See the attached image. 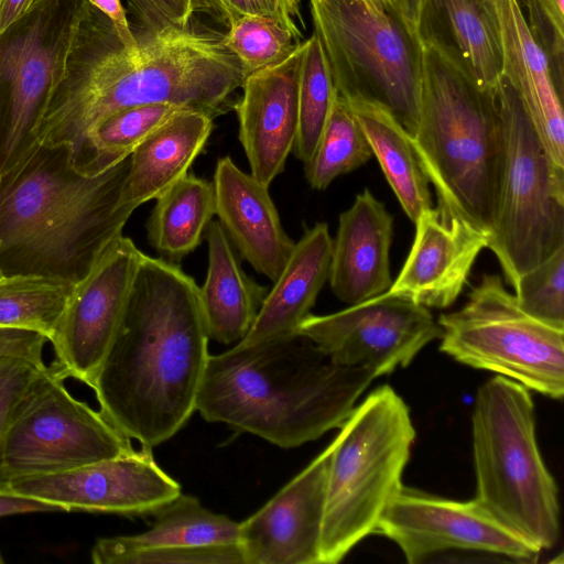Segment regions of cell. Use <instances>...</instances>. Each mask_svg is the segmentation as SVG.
<instances>
[{
    "mask_svg": "<svg viewBox=\"0 0 564 564\" xmlns=\"http://www.w3.org/2000/svg\"><path fill=\"white\" fill-rule=\"evenodd\" d=\"M376 533L393 541L409 564L448 550L477 551L534 562L541 550L475 498L457 501L403 486L386 508Z\"/></svg>",
    "mask_w": 564,
    "mask_h": 564,
    "instance_id": "obj_15",
    "label": "cell"
},
{
    "mask_svg": "<svg viewBox=\"0 0 564 564\" xmlns=\"http://www.w3.org/2000/svg\"><path fill=\"white\" fill-rule=\"evenodd\" d=\"M308 1L337 94L386 108L412 137L420 118L421 39L394 9Z\"/></svg>",
    "mask_w": 564,
    "mask_h": 564,
    "instance_id": "obj_8",
    "label": "cell"
},
{
    "mask_svg": "<svg viewBox=\"0 0 564 564\" xmlns=\"http://www.w3.org/2000/svg\"><path fill=\"white\" fill-rule=\"evenodd\" d=\"M519 306L533 318L564 328V246L522 274L514 288Z\"/></svg>",
    "mask_w": 564,
    "mask_h": 564,
    "instance_id": "obj_35",
    "label": "cell"
},
{
    "mask_svg": "<svg viewBox=\"0 0 564 564\" xmlns=\"http://www.w3.org/2000/svg\"><path fill=\"white\" fill-rule=\"evenodd\" d=\"M213 119L185 110L141 142L130 154L122 202L138 208L187 174L212 133Z\"/></svg>",
    "mask_w": 564,
    "mask_h": 564,
    "instance_id": "obj_27",
    "label": "cell"
},
{
    "mask_svg": "<svg viewBox=\"0 0 564 564\" xmlns=\"http://www.w3.org/2000/svg\"><path fill=\"white\" fill-rule=\"evenodd\" d=\"M336 88L318 36L306 39L299 80V124L293 154L306 164L313 156L328 116Z\"/></svg>",
    "mask_w": 564,
    "mask_h": 564,
    "instance_id": "obj_33",
    "label": "cell"
},
{
    "mask_svg": "<svg viewBox=\"0 0 564 564\" xmlns=\"http://www.w3.org/2000/svg\"><path fill=\"white\" fill-rule=\"evenodd\" d=\"M129 166L130 155L87 175L66 147L39 144L0 176L1 273L79 281L137 209L122 202Z\"/></svg>",
    "mask_w": 564,
    "mask_h": 564,
    "instance_id": "obj_4",
    "label": "cell"
},
{
    "mask_svg": "<svg viewBox=\"0 0 564 564\" xmlns=\"http://www.w3.org/2000/svg\"><path fill=\"white\" fill-rule=\"evenodd\" d=\"M330 443L261 509L239 522L243 564H321Z\"/></svg>",
    "mask_w": 564,
    "mask_h": 564,
    "instance_id": "obj_18",
    "label": "cell"
},
{
    "mask_svg": "<svg viewBox=\"0 0 564 564\" xmlns=\"http://www.w3.org/2000/svg\"><path fill=\"white\" fill-rule=\"evenodd\" d=\"M529 30L544 50L555 86L564 95V0H518Z\"/></svg>",
    "mask_w": 564,
    "mask_h": 564,
    "instance_id": "obj_36",
    "label": "cell"
},
{
    "mask_svg": "<svg viewBox=\"0 0 564 564\" xmlns=\"http://www.w3.org/2000/svg\"><path fill=\"white\" fill-rule=\"evenodd\" d=\"M88 2L110 20L126 50L134 51L138 48V39L132 31L120 0H88Z\"/></svg>",
    "mask_w": 564,
    "mask_h": 564,
    "instance_id": "obj_41",
    "label": "cell"
},
{
    "mask_svg": "<svg viewBox=\"0 0 564 564\" xmlns=\"http://www.w3.org/2000/svg\"><path fill=\"white\" fill-rule=\"evenodd\" d=\"M225 40L246 76L280 63L302 42L274 20L245 14L231 20Z\"/></svg>",
    "mask_w": 564,
    "mask_h": 564,
    "instance_id": "obj_34",
    "label": "cell"
},
{
    "mask_svg": "<svg viewBox=\"0 0 564 564\" xmlns=\"http://www.w3.org/2000/svg\"><path fill=\"white\" fill-rule=\"evenodd\" d=\"M139 29L159 32L170 28L186 26L195 12H199L196 0H127Z\"/></svg>",
    "mask_w": 564,
    "mask_h": 564,
    "instance_id": "obj_38",
    "label": "cell"
},
{
    "mask_svg": "<svg viewBox=\"0 0 564 564\" xmlns=\"http://www.w3.org/2000/svg\"><path fill=\"white\" fill-rule=\"evenodd\" d=\"M215 215L232 246L258 273L274 282L295 242L284 231L269 186L242 172L229 156L214 173Z\"/></svg>",
    "mask_w": 564,
    "mask_h": 564,
    "instance_id": "obj_21",
    "label": "cell"
},
{
    "mask_svg": "<svg viewBox=\"0 0 564 564\" xmlns=\"http://www.w3.org/2000/svg\"><path fill=\"white\" fill-rule=\"evenodd\" d=\"M155 199L147 237L162 259L175 263L193 252L206 234L215 215L214 185L188 172Z\"/></svg>",
    "mask_w": 564,
    "mask_h": 564,
    "instance_id": "obj_29",
    "label": "cell"
},
{
    "mask_svg": "<svg viewBox=\"0 0 564 564\" xmlns=\"http://www.w3.org/2000/svg\"><path fill=\"white\" fill-rule=\"evenodd\" d=\"M142 254L120 234L74 284L48 340L54 349L50 367L58 377L74 378L91 388L122 322Z\"/></svg>",
    "mask_w": 564,
    "mask_h": 564,
    "instance_id": "obj_14",
    "label": "cell"
},
{
    "mask_svg": "<svg viewBox=\"0 0 564 564\" xmlns=\"http://www.w3.org/2000/svg\"><path fill=\"white\" fill-rule=\"evenodd\" d=\"M347 101L387 182L406 216L414 223L424 210L432 207V202L429 180L411 135L386 108L359 99Z\"/></svg>",
    "mask_w": 564,
    "mask_h": 564,
    "instance_id": "obj_28",
    "label": "cell"
},
{
    "mask_svg": "<svg viewBox=\"0 0 564 564\" xmlns=\"http://www.w3.org/2000/svg\"><path fill=\"white\" fill-rule=\"evenodd\" d=\"M415 235L402 269L388 290L425 307L446 308L464 290L488 236L437 208L414 221Z\"/></svg>",
    "mask_w": 564,
    "mask_h": 564,
    "instance_id": "obj_20",
    "label": "cell"
},
{
    "mask_svg": "<svg viewBox=\"0 0 564 564\" xmlns=\"http://www.w3.org/2000/svg\"><path fill=\"white\" fill-rule=\"evenodd\" d=\"M88 0H42L0 33V176L32 154Z\"/></svg>",
    "mask_w": 564,
    "mask_h": 564,
    "instance_id": "obj_11",
    "label": "cell"
},
{
    "mask_svg": "<svg viewBox=\"0 0 564 564\" xmlns=\"http://www.w3.org/2000/svg\"><path fill=\"white\" fill-rule=\"evenodd\" d=\"M144 532L101 538L90 555L95 564H243L239 522L180 494L156 510Z\"/></svg>",
    "mask_w": 564,
    "mask_h": 564,
    "instance_id": "obj_17",
    "label": "cell"
},
{
    "mask_svg": "<svg viewBox=\"0 0 564 564\" xmlns=\"http://www.w3.org/2000/svg\"><path fill=\"white\" fill-rule=\"evenodd\" d=\"M306 40L283 61L248 75L234 104L251 175L270 186L283 172L299 124V80Z\"/></svg>",
    "mask_w": 564,
    "mask_h": 564,
    "instance_id": "obj_19",
    "label": "cell"
},
{
    "mask_svg": "<svg viewBox=\"0 0 564 564\" xmlns=\"http://www.w3.org/2000/svg\"><path fill=\"white\" fill-rule=\"evenodd\" d=\"M426 0H394V6L408 28L419 37L420 19Z\"/></svg>",
    "mask_w": 564,
    "mask_h": 564,
    "instance_id": "obj_44",
    "label": "cell"
},
{
    "mask_svg": "<svg viewBox=\"0 0 564 564\" xmlns=\"http://www.w3.org/2000/svg\"><path fill=\"white\" fill-rule=\"evenodd\" d=\"M47 338L34 330L0 327V358L13 357L45 368L43 350Z\"/></svg>",
    "mask_w": 564,
    "mask_h": 564,
    "instance_id": "obj_40",
    "label": "cell"
},
{
    "mask_svg": "<svg viewBox=\"0 0 564 564\" xmlns=\"http://www.w3.org/2000/svg\"><path fill=\"white\" fill-rule=\"evenodd\" d=\"M100 411L73 397L50 366L21 402L0 454V490L14 478L57 474L132 452Z\"/></svg>",
    "mask_w": 564,
    "mask_h": 564,
    "instance_id": "obj_12",
    "label": "cell"
},
{
    "mask_svg": "<svg viewBox=\"0 0 564 564\" xmlns=\"http://www.w3.org/2000/svg\"><path fill=\"white\" fill-rule=\"evenodd\" d=\"M1 490L40 499L63 511L153 514L181 492V485L142 447L72 470L14 478Z\"/></svg>",
    "mask_w": 564,
    "mask_h": 564,
    "instance_id": "obj_16",
    "label": "cell"
},
{
    "mask_svg": "<svg viewBox=\"0 0 564 564\" xmlns=\"http://www.w3.org/2000/svg\"><path fill=\"white\" fill-rule=\"evenodd\" d=\"M63 511L58 506L46 501L18 495L8 490H0V517L31 513Z\"/></svg>",
    "mask_w": 564,
    "mask_h": 564,
    "instance_id": "obj_42",
    "label": "cell"
},
{
    "mask_svg": "<svg viewBox=\"0 0 564 564\" xmlns=\"http://www.w3.org/2000/svg\"><path fill=\"white\" fill-rule=\"evenodd\" d=\"M42 0H0V33L30 12Z\"/></svg>",
    "mask_w": 564,
    "mask_h": 564,
    "instance_id": "obj_43",
    "label": "cell"
},
{
    "mask_svg": "<svg viewBox=\"0 0 564 564\" xmlns=\"http://www.w3.org/2000/svg\"><path fill=\"white\" fill-rule=\"evenodd\" d=\"M371 156L370 144L348 101L336 94L316 150L304 164L307 183L324 191L336 177L357 170Z\"/></svg>",
    "mask_w": 564,
    "mask_h": 564,
    "instance_id": "obj_32",
    "label": "cell"
},
{
    "mask_svg": "<svg viewBox=\"0 0 564 564\" xmlns=\"http://www.w3.org/2000/svg\"><path fill=\"white\" fill-rule=\"evenodd\" d=\"M208 340L193 278L174 262L143 253L91 386L99 411L142 447L166 442L195 412Z\"/></svg>",
    "mask_w": 564,
    "mask_h": 564,
    "instance_id": "obj_2",
    "label": "cell"
},
{
    "mask_svg": "<svg viewBox=\"0 0 564 564\" xmlns=\"http://www.w3.org/2000/svg\"><path fill=\"white\" fill-rule=\"evenodd\" d=\"M419 35L448 55L481 89L496 90L501 50L486 0H426Z\"/></svg>",
    "mask_w": 564,
    "mask_h": 564,
    "instance_id": "obj_25",
    "label": "cell"
},
{
    "mask_svg": "<svg viewBox=\"0 0 564 564\" xmlns=\"http://www.w3.org/2000/svg\"><path fill=\"white\" fill-rule=\"evenodd\" d=\"M393 217L368 189L339 215L332 243L328 281L335 296L349 305L387 292L392 285L390 248Z\"/></svg>",
    "mask_w": 564,
    "mask_h": 564,
    "instance_id": "obj_23",
    "label": "cell"
},
{
    "mask_svg": "<svg viewBox=\"0 0 564 564\" xmlns=\"http://www.w3.org/2000/svg\"><path fill=\"white\" fill-rule=\"evenodd\" d=\"M334 362L376 377L406 367L441 327L427 307L389 291L326 314L312 313L297 326Z\"/></svg>",
    "mask_w": 564,
    "mask_h": 564,
    "instance_id": "obj_13",
    "label": "cell"
},
{
    "mask_svg": "<svg viewBox=\"0 0 564 564\" xmlns=\"http://www.w3.org/2000/svg\"><path fill=\"white\" fill-rule=\"evenodd\" d=\"M191 110L166 104H144L118 110L102 119L89 133L76 170L99 174L129 156L152 132L176 115Z\"/></svg>",
    "mask_w": 564,
    "mask_h": 564,
    "instance_id": "obj_30",
    "label": "cell"
},
{
    "mask_svg": "<svg viewBox=\"0 0 564 564\" xmlns=\"http://www.w3.org/2000/svg\"><path fill=\"white\" fill-rule=\"evenodd\" d=\"M46 368L20 358H0V454L18 408Z\"/></svg>",
    "mask_w": 564,
    "mask_h": 564,
    "instance_id": "obj_37",
    "label": "cell"
},
{
    "mask_svg": "<svg viewBox=\"0 0 564 564\" xmlns=\"http://www.w3.org/2000/svg\"><path fill=\"white\" fill-rule=\"evenodd\" d=\"M329 463L321 564H336L369 534L397 492L415 440L410 410L388 384L338 427Z\"/></svg>",
    "mask_w": 564,
    "mask_h": 564,
    "instance_id": "obj_7",
    "label": "cell"
},
{
    "mask_svg": "<svg viewBox=\"0 0 564 564\" xmlns=\"http://www.w3.org/2000/svg\"><path fill=\"white\" fill-rule=\"evenodd\" d=\"M503 161L487 248L507 283L564 246V169L551 160L520 96L501 76L496 88Z\"/></svg>",
    "mask_w": 564,
    "mask_h": 564,
    "instance_id": "obj_9",
    "label": "cell"
},
{
    "mask_svg": "<svg viewBox=\"0 0 564 564\" xmlns=\"http://www.w3.org/2000/svg\"><path fill=\"white\" fill-rule=\"evenodd\" d=\"M411 141L434 186L436 208L489 236L503 161L496 90L481 89L426 41H422L420 118Z\"/></svg>",
    "mask_w": 564,
    "mask_h": 564,
    "instance_id": "obj_5",
    "label": "cell"
},
{
    "mask_svg": "<svg viewBox=\"0 0 564 564\" xmlns=\"http://www.w3.org/2000/svg\"><path fill=\"white\" fill-rule=\"evenodd\" d=\"M135 36L138 48L126 50L110 20L89 3L35 129L40 145L66 147L75 169L89 133L109 115L166 102L215 118L247 77L225 33L193 20Z\"/></svg>",
    "mask_w": 564,
    "mask_h": 564,
    "instance_id": "obj_1",
    "label": "cell"
},
{
    "mask_svg": "<svg viewBox=\"0 0 564 564\" xmlns=\"http://www.w3.org/2000/svg\"><path fill=\"white\" fill-rule=\"evenodd\" d=\"M199 12L209 14L218 22L227 26L235 18V14L225 0H196Z\"/></svg>",
    "mask_w": 564,
    "mask_h": 564,
    "instance_id": "obj_45",
    "label": "cell"
},
{
    "mask_svg": "<svg viewBox=\"0 0 564 564\" xmlns=\"http://www.w3.org/2000/svg\"><path fill=\"white\" fill-rule=\"evenodd\" d=\"M376 378L334 362L295 332L209 355L195 411L292 448L338 429Z\"/></svg>",
    "mask_w": 564,
    "mask_h": 564,
    "instance_id": "obj_3",
    "label": "cell"
},
{
    "mask_svg": "<svg viewBox=\"0 0 564 564\" xmlns=\"http://www.w3.org/2000/svg\"><path fill=\"white\" fill-rule=\"evenodd\" d=\"M495 22L501 76L520 96L551 160L564 169V112L549 58L531 34L518 0H486Z\"/></svg>",
    "mask_w": 564,
    "mask_h": 564,
    "instance_id": "obj_22",
    "label": "cell"
},
{
    "mask_svg": "<svg viewBox=\"0 0 564 564\" xmlns=\"http://www.w3.org/2000/svg\"><path fill=\"white\" fill-rule=\"evenodd\" d=\"M237 15H258L279 22L297 41H303L301 0H225Z\"/></svg>",
    "mask_w": 564,
    "mask_h": 564,
    "instance_id": "obj_39",
    "label": "cell"
},
{
    "mask_svg": "<svg viewBox=\"0 0 564 564\" xmlns=\"http://www.w3.org/2000/svg\"><path fill=\"white\" fill-rule=\"evenodd\" d=\"M2 276H3V274H2V273H1V271H0V279H1Z\"/></svg>",
    "mask_w": 564,
    "mask_h": 564,
    "instance_id": "obj_48",
    "label": "cell"
},
{
    "mask_svg": "<svg viewBox=\"0 0 564 564\" xmlns=\"http://www.w3.org/2000/svg\"><path fill=\"white\" fill-rule=\"evenodd\" d=\"M332 243L326 223L305 229L248 334L236 344L250 345L295 333L328 281Z\"/></svg>",
    "mask_w": 564,
    "mask_h": 564,
    "instance_id": "obj_24",
    "label": "cell"
},
{
    "mask_svg": "<svg viewBox=\"0 0 564 564\" xmlns=\"http://www.w3.org/2000/svg\"><path fill=\"white\" fill-rule=\"evenodd\" d=\"M440 349L466 366L491 371L529 390L564 394V328L527 314L498 274H484L457 311L442 314Z\"/></svg>",
    "mask_w": 564,
    "mask_h": 564,
    "instance_id": "obj_10",
    "label": "cell"
},
{
    "mask_svg": "<svg viewBox=\"0 0 564 564\" xmlns=\"http://www.w3.org/2000/svg\"><path fill=\"white\" fill-rule=\"evenodd\" d=\"M365 6L382 8V9H395L394 0H355Z\"/></svg>",
    "mask_w": 564,
    "mask_h": 564,
    "instance_id": "obj_46",
    "label": "cell"
},
{
    "mask_svg": "<svg viewBox=\"0 0 564 564\" xmlns=\"http://www.w3.org/2000/svg\"><path fill=\"white\" fill-rule=\"evenodd\" d=\"M74 282L41 274L0 279V327L37 332L52 337L74 288Z\"/></svg>",
    "mask_w": 564,
    "mask_h": 564,
    "instance_id": "obj_31",
    "label": "cell"
},
{
    "mask_svg": "<svg viewBox=\"0 0 564 564\" xmlns=\"http://www.w3.org/2000/svg\"><path fill=\"white\" fill-rule=\"evenodd\" d=\"M475 499L542 550L560 538L556 482L541 456L530 390L496 376L482 383L471 414Z\"/></svg>",
    "mask_w": 564,
    "mask_h": 564,
    "instance_id": "obj_6",
    "label": "cell"
},
{
    "mask_svg": "<svg viewBox=\"0 0 564 564\" xmlns=\"http://www.w3.org/2000/svg\"><path fill=\"white\" fill-rule=\"evenodd\" d=\"M206 239L208 268L198 288L206 330L209 339L238 343L251 328L268 290L246 274L219 221L209 223Z\"/></svg>",
    "mask_w": 564,
    "mask_h": 564,
    "instance_id": "obj_26",
    "label": "cell"
},
{
    "mask_svg": "<svg viewBox=\"0 0 564 564\" xmlns=\"http://www.w3.org/2000/svg\"><path fill=\"white\" fill-rule=\"evenodd\" d=\"M2 563H4V558H3V556H2V554L0 552V564H2Z\"/></svg>",
    "mask_w": 564,
    "mask_h": 564,
    "instance_id": "obj_47",
    "label": "cell"
}]
</instances>
